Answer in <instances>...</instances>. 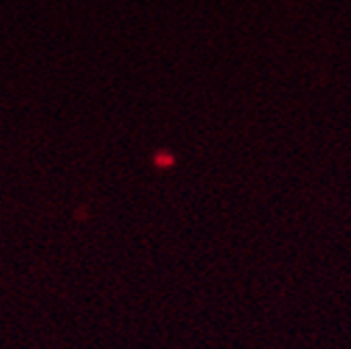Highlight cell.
Masks as SVG:
<instances>
[{
	"label": "cell",
	"mask_w": 351,
	"mask_h": 349,
	"mask_svg": "<svg viewBox=\"0 0 351 349\" xmlns=\"http://www.w3.org/2000/svg\"><path fill=\"white\" fill-rule=\"evenodd\" d=\"M156 163H159V165H171L173 159H171V156H167V154H159V156H156Z\"/></svg>",
	"instance_id": "6da1fadb"
}]
</instances>
